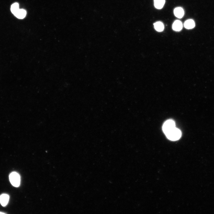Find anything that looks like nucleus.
<instances>
[{"instance_id":"3","label":"nucleus","mask_w":214,"mask_h":214,"mask_svg":"<svg viewBox=\"0 0 214 214\" xmlns=\"http://www.w3.org/2000/svg\"><path fill=\"white\" fill-rule=\"evenodd\" d=\"M175 122L171 120L166 121L163 126V132L166 134L170 131L175 128Z\"/></svg>"},{"instance_id":"11","label":"nucleus","mask_w":214,"mask_h":214,"mask_svg":"<svg viewBox=\"0 0 214 214\" xmlns=\"http://www.w3.org/2000/svg\"><path fill=\"white\" fill-rule=\"evenodd\" d=\"M19 9V4L17 3H15L12 4L11 7V11L12 14L15 15Z\"/></svg>"},{"instance_id":"8","label":"nucleus","mask_w":214,"mask_h":214,"mask_svg":"<svg viewBox=\"0 0 214 214\" xmlns=\"http://www.w3.org/2000/svg\"><path fill=\"white\" fill-rule=\"evenodd\" d=\"M195 23L192 19H189L186 21L184 24V27L187 29H192L195 27Z\"/></svg>"},{"instance_id":"7","label":"nucleus","mask_w":214,"mask_h":214,"mask_svg":"<svg viewBox=\"0 0 214 214\" xmlns=\"http://www.w3.org/2000/svg\"><path fill=\"white\" fill-rule=\"evenodd\" d=\"M27 12L26 10L23 9H19L14 15L19 19H22L26 17Z\"/></svg>"},{"instance_id":"1","label":"nucleus","mask_w":214,"mask_h":214,"mask_svg":"<svg viewBox=\"0 0 214 214\" xmlns=\"http://www.w3.org/2000/svg\"><path fill=\"white\" fill-rule=\"evenodd\" d=\"M165 134L169 140L176 141L179 139L181 136V132L179 129L175 127Z\"/></svg>"},{"instance_id":"6","label":"nucleus","mask_w":214,"mask_h":214,"mask_svg":"<svg viewBox=\"0 0 214 214\" xmlns=\"http://www.w3.org/2000/svg\"><path fill=\"white\" fill-rule=\"evenodd\" d=\"M174 14L175 16L179 18H181L184 15L183 9L181 7L175 8L174 10Z\"/></svg>"},{"instance_id":"2","label":"nucleus","mask_w":214,"mask_h":214,"mask_svg":"<svg viewBox=\"0 0 214 214\" xmlns=\"http://www.w3.org/2000/svg\"><path fill=\"white\" fill-rule=\"evenodd\" d=\"M9 180L11 184L15 187H19L20 183V177L19 174L16 172H13L9 175Z\"/></svg>"},{"instance_id":"12","label":"nucleus","mask_w":214,"mask_h":214,"mask_svg":"<svg viewBox=\"0 0 214 214\" xmlns=\"http://www.w3.org/2000/svg\"><path fill=\"white\" fill-rule=\"evenodd\" d=\"M5 213L3 212H0V214H5Z\"/></svg>"},{"instance_id":"10","label":"nucleus","mask_w":214,"mask_h":214,"mask_svg":"<svg viewBox=\"0 0 214 214\" xmlns=\"http://www.w3.org/2000/svg\"><path fill=\"white\" fill-rule=\"evenodd\" d=\"M155 30L158 32L162 31L164 29V26L162 23L159 21L154 24Z\"/></svg>"},{"instance_id":"5","label":"nucleus","mask_w":214,"mask_h":214,"mask_svg":"<svg viewBox=\"0 0 214 214\" xmlns=\"http://www.w3.org/2000/svg\"><path fill=\"white\" fill-rule=\"evenodd\" d=\"M183 28V24L181 21L177 20L175 21L172 25V29L175 31H179L181 30Z\"/></svg>"},{"instance_id":"9","label":"nucleus","mask_w":214,"mask_h":214,"mask_svg":"<svg viewBox=\"0 0 214 214\" xmlns=\"http://www.w3.org/2000/svg\"><path fill=\"white\" fill-rule=\"evenodd\" d=\"M154 6L158 9H161L165 3V0H154Z\"/></svg>"},{"instance_id":"4","label":"nucleus","mask_w":214,"mask_h":214,"mask_svg":"<svg viewBox=\"0 0 214 214\" xmlns=\"http://www.w3.org/2000/svg\"><path fill=\"white\" fill-rule=\"evenodd\" d=\"M9 199V196L6 194H3L0 196V203L3 206H6L8 204Z\"/></svg>"}]
</instances>
